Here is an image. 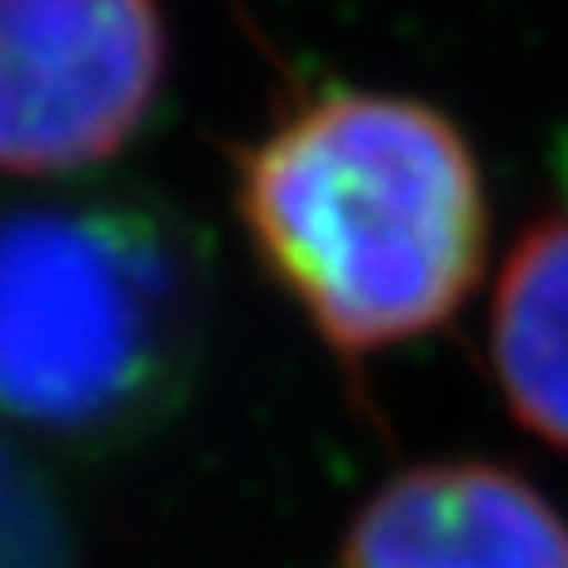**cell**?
I'll return each mask as SVG.
<instances>
[{"instance_id":"obj_1","label":"cell","mask_w":568,"mask_h":568,"mask_svg":"<svg viewBox=\"0 0 568 568\" xmlns=\"http://www.w3.org/2000/svg\"><path fill=\"white\" fill-rule=\"evenodd\" d=\"M240 215L344 354L429 334L484 270L489 210L464 135L419 100L334 90L240 160Z\"/></svg>"},{"instance_id":"obj_5","label":"cell","mask_w":568,"mask_h":568,"mask_svg":"<svg viewBox=\"0 0 568 568\" xmlns=\"http://www.w3.org/2000/svg\"><path fill=\"white\" fill-rule=\"evenodd\" d=\"M489 339L509 409L568 449V215L534 225L504 260Z\"/></svg>"},{"instance_id":"obj_3","label":"cell","mask_w":568,"mask_h":568,"mask_svg":"<svg viewBox=\"0 0 568 568\" xmlns=\"http://www.w3.org/2000/svg\"><path fill=\"white\" fill-rule=\"evenodd\" d=\"M165 75L155 0H0V170L110 160Z\"/></svg>"},{"instance_id":"obj_6","label":"cell","mask_w":568,"mask_h":568,"mask_svg":"<svg viewBox=\"0 0 568 568\" xmlns=\"http://www.w3.org/2000/svg\"><path fill=\"white\" fill-rule=\"evenodd\" d=\"M0 568H55V549L45 544V524L20 504L16 479L0 464Z\"/></svg>"},{"instance_id":"obj_4","label":"cell","mask_w":568,"mask_h":568,"mask_svg":"<svg viewBox=\"0 0 568 568\" xmlns=\"http://www.w3.org/2000/svg\"><path fill=\"white\" fill-rule=\"evenodd\" d=\"M339 568H568V524L489 464H429L384 484Z\"/></svg>"},{"instance_id":"obj_2","label":"cell","mask_w":568,"mask_h":568,"mask_svg":"<svg viewBox=\"0 0 568 568\" xmlns=\"http://www.w3.org/2000/svg\"><path fill=\"white\" fill-rule=\"evenodd\" d=\"M170 245L120 210L0 220V409L36 429L125 424L175 369Z\"/></svg>"}]
</instances>
